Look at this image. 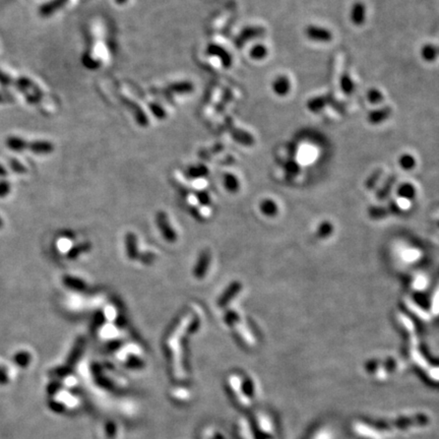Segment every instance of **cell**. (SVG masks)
<instances>
[{
  "label": "cell",
  "instance_id": "6da1fadb",
  "mask_svg": "<svg viewBox=\"0 0 439 439\" xmlns=\"http://www.w3.org/2000/svg\"><path fill=\"white\" fill-rule=\"evenodd\" d=\"M304 33H305V36L307 37V39H309L313 42L328 43L332 40V34L329 29L320 27V26L310 25V26L306 27Z\"/></svg>",
  "mask_w": 439,
  "mask_h": 439
},
{
  "label": "cell",
  "instance_id": "7a4b0ae2",
  "mask_svg": "<svg viewBox=\"0 0 439 439\" xmlns=\"http://www.w3.org/2000/svg\"><path fill=\"white\" fill-rule=\"evenodd\" d=\"M366 6L365 4L357 1L353 4L350 12V20L355 26H362L366 21Z\"/></svg>",
  "mask_w": 439,
  "mask_h": 439
},
{
  "label": "cell",
  "instance_id": "3957f363",
  "mask_svg": "<svg viewBox=\"0 0 439 439\" xmlns=\"http://www.w3.org/2000/svg\"><path fill=\"white\" fill-rule=\"evenodd\" d=\"M391 114V109L388 107H383V108H378L375 110H372L369 112L368 116H367V120L368 122L372 125H378L383 123L385 120H387L389 118Z\"/></svg>",
  "mask_w": 439,
  "mask_h": 439
},
{
  "label": "cell",
  "instance_id": "277c9868",
  "mask_svg": "<svg viewBox=\"0 0 439 439\" xmlns=\"http://www.w3.org/2000/svg\"><path fill=\"white\" fill-rule=\"evenodd\" d=\"M272 89H274L275 94H277L278 96L283 97L288 95L291 90L290 80L286 75H280L272 83Z\"/></svg>",
  "mask_w": 439,
  "mask_h": 439
},
{
  "label": "cell",
  "instance_id": "5b68a950",
  "mask_svg": "<svg viewBox=\"0 0 439 439\" xmlns=\"http://www.w3.org/2000/svg\"><path fill=\"white\" fill-rule=\"evenodd\" d=\"M27 149H29L31 152L37 154V155H47L53 152L54 146L49 142L44 141H36L33 143L28 142V147Z\"/></svg>",
  "mask_w": 439,
  "mask_h": 439
},
{
  "label": "cell",
  "instance_id": "8992f818",
  "mask_svg": "<svg viewBox=\"0 0 439 439\" xmlns=\"http://www.w3.org/2000/svg\"><path fill=\"white\" fill-rule=\"evenodd\" d=\"M421 58L426 62H433L438 58L439 55V49L433 44L427 43L423 45L420 50Z\"/></svg>",
  "mask_w": 439,
  "mask_h": 439
},
{
  "label": "cell",
  "instance_id": "52a82bcc",
  "mask_svg": "<svg viewBox=\"0 0 439 439\" xmlns=\"http://www.w3.org/2000/svg\"><path fill=\"white\" fill-rule=\"evenodd\" d=\"M327 104H328V99L326 97L319 96V97H313V98L309 99L306 103V107L312 113H319L323 108L326 107Z\"/></svg>",
  "mask_w": 439,
  "mask_h": 439
},
{
  "label": "cell",
  "instance_id": "ba28073f",
  "mask_svg": "<svg viewBox=\"0 0 439 439\" xmlns=\"http://www.w3.org/2000/svg\"><path fill=\"white\" fill-rule=\"evenodd\" d=\"M5 145L9 149L14 150V152H22V150L27 149L28 147V142L22 138H18V136H9L5 141Z\"/></svg>",
  "mask_w": 439,
  "mask_h": 439
},
{
  "label": "cell",
  "instance_id": "9c48e42d",
  "mask_svg": "<svg viewBox=\"0 0 439 439\" xmlns=\"http://www.w3.org/2000/svg\"><path fill=\"white\" fill-rule=\"evenodd\" d=\"M340 87L345 95L351 96L355 92V83L349 74L344 73L340 79Z\"/></svg>",
  "mask_w": 439,
  "mask_h": 439
},
{
  "label": "cell",
  "instance_id": "30bf717a",
  "mask_svg": "<svg viewBox=\"0 0 439 439\" xmlns=\"http://www.w3.org/2000/svg\"><path fill=\"white\" fill-rule=\"evenodd\" d=\"M63 283L66 287L70 288V289H72V290L81 291V290H84L86 288V284L82 280H80L78 278H72L69 276H67L63 279Z\"/></svg>",
  "mask_w": 439,
  "mask_h": 439
},
{
  "label": "cell",
  "instance_id": "8fae6325",
  "mask_svg": "<svg viewBox=\"0 0 439 439\" xmlns=\"http://www.w3.org/2000/svg\"><path fill=\"white\" fill-rule=\"evenodd\" d=\"M383 99H384L383 94L380 92V89L370 88L367 92V100L373 105L381 103L383 101Z\"/></svg>",
  "mask_w": 439,
  "mask_h": 439
},
{
  "label": "cell",
  "instance_id": "7c38bea8",
  "mask_svg": "<svg viewBox=\"0 0 439 439\" xmlns=\"http://www.w3.org/2000/svg\"><path fill=\"white\" fill-rule=\"evenodd\" d=\"M415 163H416L415 159L411 155H409V154H405L400 159V164H401L402 167L405 168V169L413 168L414 166H415Z\"/></svg>",
  "mask_w": 439,
  "mask_h": 439
},
{
  "label": "cell",
  "instance_id": "4fadbf2b",
  "mask_svg": "<svg viewBox=\"0 0 439 439\" xmlns=\"http://www.w3.org/2000/svg\"><path fill=\"white\" fill-rule=\"evenodd\" d=\"M29 359H31V356H29V354L27 352H20L16 355V357H14V360H16V362L22 367H25L29 364Z\"/></svg>",
  "mask_w": 439,
  "mask_h": 439
},
{
  "label": "cell",
  "instance_id": "5bb4252c",
  "mask_svg": "<svg viewBox=\"0 0 439 439\" xmlns=\"http://www.w3.org/2000/svg\"><path fill=\"white\" fill-rule=\"evenodd\" d=\"M252 57L255 59H263L265 57V55L267 54V50L263 45H257L253 49H252Z\"/></svg>",
  "mask_w": 439,
  "mask_h": 439
},
{
  "label": "cell",
  "instance_id": "9a60e30c",
  "mask_svg": "<svg viewBox=\"0 0 439 439\" xmlns=\"http://www.w3.org/2000/svg\"><path fill=\"white\" fill-rule=\"evenodd\" d=\"M9 166H10L11 170H12L14 173L24 174V173L27 172V169H26L25 166H24L21 162H19L18 160H11Z\"/></svg>",
  "mask_w": 439,
  "mask_h": 439
},
{
  "label": "cell",
  "instance_id": "2e32d148",
  "mask_svg": "<svg viewBox=\"0 0 439 439\" xmlns=\"http://www.w3.org/2000/svg\"><path fill=\"white\" fill-rule=\"evenodd\" d=\"M10 192V183L5 180L0 181V199H3Z\"/></svg>",
  "mask_w": 439,
  "mask_h": 439
},
{
  "label": "cell",
  "instance_id": "e0dca14e",
  "mask_svg": "<svg viewBox=\"0 0 439 439\" xmlns=\"http://www.w3.org/2000/svg\"><path fill=\"white\" fill-rule=\"evenodd\" d=\"M7 176V171L2 165H0V178H4Z\"/></svg>",
  "mask_w": 439,
  "mask_h": 439
},
{
  "label": "cell",
  "instance_id": "ac0fdd59",
  "mask_svg": "<svg viewBox=\"0 0 439 439\" xmlns=\"http://www.w3.org/2000/svg\"><path fill=\"white\" fill-rule=\"evenodd\" d=\"M2 226H3V221H2L1 218H0V229L2 228Z\"/></svg>",
  "mask_w": 439,
  "mask_h": 439
}]
</instances>
